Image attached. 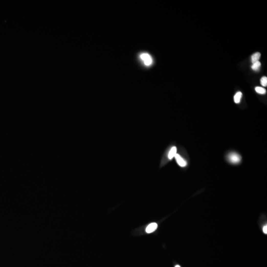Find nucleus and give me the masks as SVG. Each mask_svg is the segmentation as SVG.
I'll use <instances>...</instances> for the list:
<instances>
[{"mask_svg": "<svg viewBox=\"0 0 267 267\" xmlns=\"http://www.w3.org/2000/svg\"><path fill=\"white\" fill-rule=\"evenodd\" d=\"M227 158L230 163L235 164L239 163L241 159V156L236 152H231L229 153L227 156Z\"/></svg>", "mask_w": 267, "mask_h": 267, "instance_id": "nucleus-1", "label": "nucleus"}, {"mask_svg": "<svg viewBox=\"0 0 267 267\" xmlns=\"http://www.w3.org/2000/svg\"><path fill=\"white\" fill-rule=\"evenodd\" d=\"M141 59L143 61L145 65L147 66L150 65L152 63V59L151 56L147 53H142L140 56Z\"/></svg>", "mask_w": 267, "mask_h": 267, "instance_id": "nucleus-2", "label": "nucleus"}, {"mask_svg": "<svg viewBox=\"0 0 267 267\" xmlns=\"http://www.w3.org/2000/svg\"><path fill=\"white\" fill-rule=\"evenodd\" d=\"M175 158L177 161V163H178V165L182 167H184L186 166L187 163L185 160L184 159V158L179 155L178 153L176 154V155L175 156Z\"/></svg>", "mask_w": 267, "mask_h": 267, "instance_id": "nucleus-3", "label": "nucleus"}, {"mask_svg": "<svg viewBox=\"0 0 267 267\" xmlns=\"http://www.w3.org/2000/svg\"><path fill=\"white\" fill-rule=\"evenodd\" d=\"M158 225L155 222H152L148 225V227H147L146 231L147 233H150L154 231L157 228Z\"/></svg>", "mask_w": 267, "mask_h": 267, "instance_id": "nucleus-4", "label": "nucleus"}, {"mask_svg": "<svg viewBox=\"0 0 267 267\" xmlns=\"http://www.w3.org/2000/svg\"><path fill=\"white\" fill-rule=\"evenodd\" d=\"M177 149L176 147H172V148H171V149L169 152L168 158L170 160H171L174 157H175V156L177 154Z\"/></svg>", "mask_w": 267, "mask_h": 267, "instance_id": "nucleus-5", "label": "nucleus"}, {"mask_svg": "<svg viewBox=\"0 0 267 267\" xmlns=\"http://www.w3.org/2000/svg\"><path fill=\"white\" fill-rule=\"evenodd\" d=\"M261 57V53L259 52H257L253 54L251 56V62L254 63L257 61H258Z\"/></svg>", "mask_w": 267, "mask_h": 267, "instance_id": "nucleus-6", "label": "nucleus"}, {"mask_svg": "<svg viewBox=\"0 0 267 267\" xmlns=\"http://www.w3.org/2000/svg\"><path fill=\"white\" fill-rule=\"evenodd\" d=\"M242 94L240 92H237L234 96V101L236 104H239L240 102L241 98L242 97Z\"/></svg>", "mask_w": 267, "mask_h": 267, "instance_id": "nucleus-7", "label": "nucleus"}, {"mask_svg": "<svg viewBox=\"0 0 267 267\" xmlns=\"http://www.w3.org/2000/svg\"><path fill=\"white\" fill-rule=\"evenodd\" d=\"M261 65V64L260 62L258 61H257V62L253 63L251 68H252V69L254 71H258L259 70Z\"/></svg>", "mask_w": 267, "mask_h": 267, "instance_id": "nucleus-8", "label": "nucleus"}, {"mask_svg": "<svg viewBox=\"0 0 267 267\" xmlns=\"http://www.w3.org/2000/svg\"><path fill=\"white\" fill-rule=\"evenodd\" d=\"M255 91L257 93H258L259 94H262V95L265 94L266 93V89H265L262 87H256L255 88Z\"/></svg>", "mask_w": 267, "mask_h": 267, "instance_id": "nucleus-9", "label": "nucleus"}, {"mask_svg": "<svg viewBox=\"0 0 267 267\" xmlns=\"http://www.w3.org/2000/svg\"><path fill=\"white\" fill-rule=\"evenodd\" d=\"M261 85L264 87H267V78L266 76L263 77L261 79Z\"/></svg>", "mask_w": 267, "mask_h": 267, "instance_id": "nucleus-10", "label": "nucleus"}, {"mask_svg": "<svg viewBox=\"0 0 267 267\" xmlns=\"http://www.w3.org/2000/svg\"><path fill=\"white\" fill-rule=\"evenodd\" d=\"M263 231L264 232V233L265 234H267V226H265L263 228Z\"/></svg>", "mask_w": 267, "mask_h": 267, "instance_id": "nucleus-11", "label": "nucleus"}, {"mask_svg": "<svg viewBox=\"0 0 267 267\" xmlns=\"http://www.w3.org/2000/svg\"><path fill=\"white\" fill-rule=\"evenodd\" d=\"M175 267H180V266H179V265H176V266H175Z\"/></svg>", "mask_w": 267, "mask_h": 267, "instance_id": "nucleus-12", "label": "nucleus"}]
</instances>
